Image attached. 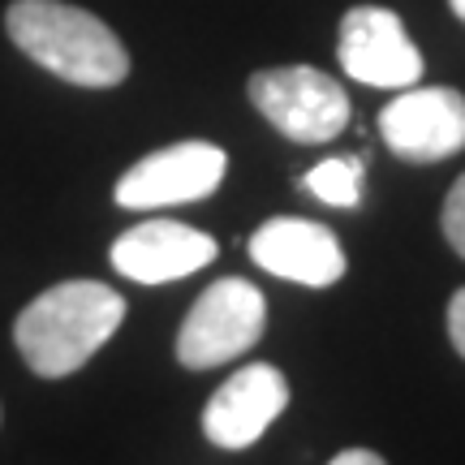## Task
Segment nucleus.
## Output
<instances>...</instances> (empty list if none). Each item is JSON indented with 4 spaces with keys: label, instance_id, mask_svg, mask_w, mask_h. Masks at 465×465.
Segmentation results:
<instances>
[{
    "label": "nucleus",
    "instance_id": "obj_1",
    "mask_svg": "<svg viewBox=\"0 0 465 465\" xmlns=\"http://www.w3.org/2000/svg\"><path fill=\"white\" fill-rule=\"evenodd\" d=\"M121 319H125V298L108 284L65 281L39 293L17 315L14 341L35 375L61 380L91 362V353L104 349V341L121 328Z\"/></svg>",
    "mask_w": 465,
    "mask_h": 465
},
{
    "label": "nucleus",
    "instance_id": "obj_9",
    "mask_svg": "<svg viewBox=\"0 0 465 465\" xmlns=\"http://www.w3.org/2000/svg\"><path fill=\"white\" fill-rule=\"evenodd\" d=\"M250 259L281 281L311 284V289H328L345 276V250L336 232L302 216H276L259 224L250 237Z\"/></svg>",
    "mask_w": 465,
    "mask_h": 465
},
{
    "label": "nucleus",
    "instance_id": "obj_6",
    "mask_svg": "<svg viewBox=\"0 0 465 465\" xmlns=\"http://www.w3.org/2000/svg\"><path fill=\"white\" fill-rule=\"evenodd\" d=\"M388 151L414 164L449 160L465 147V95L452 86H414L380 113Z\"/></svg>",
    "mask_w": 465,
    "mask_h": 465
},
{
    "label": "nucleus",
    "instance_id": "obj_15",
    "mask_svg": "<svg viewBox=\"0 0 465 465\" xmlns=\"http://www.w3.org/2000/svg\"><path fill=\"white\" fill-rule=\"evenodd\" d=\"M449 5H452V14H457V17L465 22V0H449Z\"/></svg>",
    "mask_w": 465,
    "mask_h": 465
},
{
    "label": "nucleus",
    "instance_id": "obj_8",
    "mask_svg": "<svg viewBox=\"0 0 465 465\" xmlns=\"http://www.w3.org/2000/svg\"><path fill=\"white\" fill-rule=\"evenodd\" d=\"M289 383L276 366L250 362L216 388L203 410V431L220 449H250L259 435L284 414Z\"/></svg>",
    "mask_w": 465,
    "mask_h": 465
},
{
    "label": "nucleus",
    "instance_id": "obj_14",
    "mask_svg": "<svg viewBox=\"0 0 465 465\" xmlns=\"http://www.w3.org/2000/svg\"><path fill=\"white\" fill-rule=\"evenodd\" d=\"M328 465H383L380 452H371V449H345L341 457H332Z\"/></svg>",
    "mask_w": 465,
    "mask_h": 465
},
{
    "label": "nucleus",
    "instance_id": "obj_7",
    "mask_svg": "<svg viewBox=\"0 0 465 465\" xmlns=\"http://www.w3.org/2000/svg\"><path fill=\"white\" fill-rule=\"evenodd\" d=\"M341 69L362 86H414L422 78V52L405 35L401 17L380 5H358L341 22Z\"/></svg>",
    "mask_w": 465,
    "mask_h": 465
},
{
    "label": "nucleus",
    "instance_id": "obj_10",
    "mask_svg": "<svg viewBox=\"0 0 465 465\" xmlns=\"http://www.w3.org/2000/svg\"><path fill=\"white\" fill-rule=\"evenodd\" d=\"M216 259V242L207 232L177 224V220H147L134 224L113 242V267L138 284H168L199 272Z\"/></svg>",
    "mask_w": 465,
    "mask_h": 465
},
{
    "label": "nucleus",
    "instance_id": "obj_4",
    "mask_svg": "<svg viewBox=\"0 0 465 465\" xmlns=\"http://www.w3.org/2000/svg\"><path fill=\"white\" fill-rule=\"evenodd\" d=\"M267 323V302L250 281L224 276L203 293L190 315H185L182 332H177V358L190 371H207L229 358H242Z\"/></svg>",
    "mask_w": 465,
    "mask_h": 465
},
{
    "label": "nucleus",
    "instance_id": "obj_12",
    "mask_svg": "<svg viewBox=\"0 0 465 465\" xmlns=\"http://www.w3.org/2000/svg\"><path fill=\"white\" fill-rule=\"evenodd\" d=\"M444 237L465 259V173L457 177V185H452L449 199H444Z\"/></svg>",
    "mask_w": 465,
    "mask_h": 465
},
{
    "label": "nucleus",
    "instance_id": "obj_11",
    "mask_svg": "<svg viewBox=\"0 0 465 465\" xmlns=\"http://www.w3.org/2000/svg\"><path fill=\"white\" fill-rule=\"evenodd\" d=\"M306 190L328 207H358V199H362V160H349V155L323 160V164L306 173Z\"/></svg>",
    "mask_w": 465,
    "mask_h": 465
},
{
    "label": "nucleus",
    "instance_id": "obj_2",
    "mask_svg": "<svg viewBox=\"0 0 465 465\" xmlns=\"http://www.w3.org/2000/svg\"><path fill=\"white\" fill-rule=\"evenodd\" d=\"M5 31L35 65L74 86H116L130 74V52L113 26L65 0H14Z\"/></svg>",
    "mask_w": 465,
    "mask_h": 465
},
{
    "label": "nucleus",
    "instance_id": "obj_13",
    "mask_svg": "<svg viewBox=\"0 0 465 465\" xmlns=\"http://www.w3.org/2000/svg\"><path fill=\"white\" fill-rule=\"evenodd\" d=\"M449 341L457 345V353L465 358V289H457L449 302Z\"/></svg>",
    "mask_w": 465,
    "mask_h": 465
},
{
    "label": "nucleus",
    "instance_id": "obj_3",
    "mask_svg": "<svg viewBox=\"0 0 465 465\" xmlns=\"http://www.w3.org/2000/svg\"><path fill=\"white\" fill-rule=\"evenodd\" d=\"M246 91L250 104L293 143H332L349 125L345 86L315 65L259 69Z\"/></svg>",
    "mask_w": 465,
    "mask_h": 465
},
{
    "label": "nucleus",
    "instance_id": "obj_5",
    "mask_svg": "<svg viewBox=\"0 0 465 465\" xmlns=\"http://www.w3.org/2000/svg\"><path fill=\"white\" fill-rule=\"evenodd\" d=\"M229 155L216 143H173L164 151H151L116 182V203L130 212L151 207H177V203L207 199L224 182Z\"/></svg>",
    "mask_w": 465,
    "mask_h": 465
}]
</instances>
